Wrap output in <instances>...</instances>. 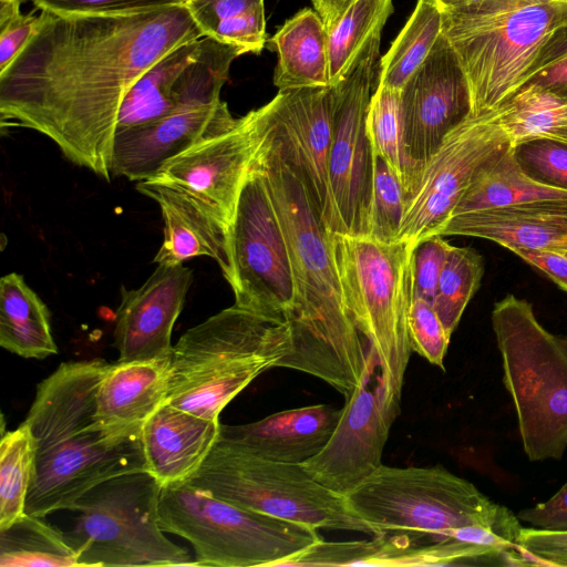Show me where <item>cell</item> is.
<instances>
[{
  "mask_svg": "<svg viewBox=\"0 0 567 567\" xmlns=\"http://www.w3.org/2000/svg\"><path fill=\"white\" fill-rule=\"evenodd\" d=\"M235 306L289 322L296 287L286 238L257 156L243 185L230 225Z\"/></svg>",
  "mask_w": 567,
  "mask_h": 567,
  "instance_id": "7c38bea8",
  "label": "cell"
},
{
  "mask_svg": "<svg viewBox=\"0 0 567 567\" xmlns=\"http://www.w3.org/2000/svg\"><path fill=\"white\" fill-rule=\"evenodd\" d=\"M0 346L25 359L58 353L47 305L17 272L0 280Z\"/></svg>",
  "mask_w": 567,
  "mask_h": 567,
  "instance_id": "83f0119b",
  "label": "cell"
},
{
  "mask_svg": "<svg viewBox=\"0 0 567 567\" xmlns=\"http://www.w3.org/2000/svg\"><path fill=\"white\" fill-rule=\"evenodd\" d=\"M484 275L482 256L471 247L452 246L441 272L432 306L452 336Z\"/></svg>",
  "mask_w": 567,
  "mask_h": 567,
  "instance_id": "d590c367",
  "label": "cell"
},
{
  "mask_svg": "<svg viewBox=\"0 0 567 567\" xmlns=\"http://www.w3.org/2000/svg\"><path fill=\"white\" fill-rule=\"evenodd\" d=\"M405 209V192L398 174L374 155L371 226L368 237L383 241L398 240Z\"/></svg>",
  "mask_w": 567,
  "mask_h": 567,
  "instance_id": "74e56055",
  "label": "cell"
},
{
  "mask_svg": "<svg viewBox=\"0 0 567 567\" xmlns=\"http://www.w3.org/2000/svg\"><path fill=\"white\" fill-rule=\"evenodd\" d=\"M203 37L185 3L121 13L41 10L34 33L0 72L1 125L45 135L69 161L110 182L127 92L165 54Z\"/></svg>",
  "mask_w": 567,
  "mask_h": 567,
  "instance_id": "6da1fadb",
  "label": "cell"
},
{
  "mask_svg": "<svg viewBox=\"0 0 567 567\" xmlns=\"http://www.w3.org/2000/svg\"><path fill=\"white\" fill-rule=\"evenodd\" d=\"M168 383L169 358L110 364L96 395L100 422L117 432H141L166 402Z\"/></svg>",
  "mask_w": 567,
  "mask_h": 567,
  "instance_id": "484cf974",
  "label": "cell"
},
{
  "mask_svg": "<svg viewBox=\"0 0 567 567\" xmlns=\"http://www.w3.org/2000/svg\"><path fill=\"white\" fill-rule=\"evenodd\" d=\"M39 23L33 12L20 14L0 29V72L3 71L22 51Z\"/></svg>",
  "mask_w": 567,
  "mask_h": 567,
  "instance_id": "f6af8a7d",
  "label": "cell"
},
{
  "mask_svg": "<svg viewBox=\"0 0 567 567\" xmlns=\"http://www.w3.org/2000/svg\"><path fill=\"white\" fill-rule=\"evenodd\" d=\"M393 10V0H355L328 29L330 86L346 75L371 39L381 33Z\"/></svg>",
  "mask_w": 567,
  "mask_h": 567,
  "instance_id": "836d02e7",
  "label": "cell"
},
{
  "mask_svg": "<svg viewBox=\"0 0 567 567\" xmlns=\"http://www.w3.org/2000/svg\"><path fill=\"white\" fill-rule=\"evenodd\" d=\"M408 324L412 351L444 371V358L451 336L432 303L413 295Z\"/></svg>",
  "mask_w": 567,
  "mask_h": 567,
  "instance_id": "f35d334b",
  "label": "cell"
},
{
  "mask_svg": "<svg viewBox=\"0 0 567 567\" xmlns=\"http://www.w3.org/2000/svg\"><path fill=\"white\" fill-rule=\"evenodd\" d=\"M266 44L278 55L274 84L279 91L330 86L328 30L316 10L286 20Z\"/></svg>",
  "mask_w": 567,
  "mask_h": 567,
  "instance_id": "4316f807",
  "label": "cell"
},
{
  "mask_svg": "<svg viewBox=\"0 0 567 567\" xmlns=\"http://www.w3.org/2000/svg\"><path fill=\"white\" fill-rule=\"evenodd\" d=\"M515 147L547 140L567 144V99L535 82H528L494 109Z\"/></svg>",
  "mask_w": 567,
  "mask_h": 567,
  "instance_id": "f546056e",
  "label": "cell"
},
{
  "mask_svg": "<svg viewBox=\"0 0 567 567\" xmlns=\"http://www.w3.org/2000/svg\"><path fill=\"white\" fill-rule=\"evenodd\" d=\"M433 3L441 13H475L493 11L511 6L527 2L525 0H427Z\"/></svg>",
  "mask_w": 567,
  "mask_h": 567,
  "instance_id": "7dc6e473",
  "label": "cell"
},
{
  "mask_svg": "<svg viewBox=\"0 0 567 567\" xmlns=\"http://www.w3.org/2000/svg\"><path fill=\"white\" fill-rule=\"evenodd\" d=\"M135 188L156 202L164 221V240L153 261L177 265L199 256L213 258L227 282L231 278L230 228L182 187L157 178Z\"/></svg>",
  "mask_w": 567,
  "mask_h": 567,
  "instance_id": "7402d4cb",
  "label": "cell"
},
{
  "mask_svg": "<svg viewBox=\"0 0 567 567\" xmlns=\"http://www.w3.org/2000/svg\"><path fill=\"white\" fill-rule=\"evenodd\" d=\"M565 59H567V25L556 31L544 45L530 72V80L538 72Z\"/></svg>",
  "mask_w": 567,
  "mask_h": 567,
  "instance_id": "c3c4849f",
  "label": "cell"
},
{
  "mask_svg": "<svg viewBox=\"0 0 567 567\" xmlns=\"http://www.w3.org/2000/svg\"><path fill=\"white\" fill-rule=\"evenodd\" d=\"M511 146L494 110L468 114L444 137L406 196L398 240L415 247L439 235L480 169Z\"/></svg>",
  "mask_w": 567,
  "mask_h": 567,
  "instance_id": "5bb4252c",
  "label": "cell"
},
{
  "mask_svg": "<svg viewBox=\"0 0 567 567\" xmlns=\"http://www.w3.org/2000/svg\"><path fill=\"white\" fill-rule=\"evenodd\" d=\"M367 132L373 154L398 174L406 195L410 176L404 150L401 90L377 85L368 110Z\"/></svg>",
  "mask_w": 567,
  "mask_h": 567,
  "instance_id": "8d00e7d4",
  "label": "cell"
},
{
  "mask_svg": "<svg viewBox=\"0 0 567 567\" xmlns=\"http://www.w3.org/2000/svg\"><path fill=\"white\" fill-rule=\"evenodd\" d=\"M441 32V11L427 0H417L409 20L380 60L377 85L402 90L426 60Z\"/></svg>",
  "mask_w": 567,
  "mask_h": 567,
  "instance_id": "d6a6232c",
  "label": "cell"
},
{
  "mask_svg": "<svg viewBox=\"0 0 567 567\" xmlns=\"http://www.w3.org/2000/svg\"><path fill=\"white\" fill-rule=\"evenodd\" d=\"M330 239L350 317L375 351L379 371L391 393L401 398L412 353L408 321L414 246L340 233H330Z\"/></svg>",
  "mask_w": 567,
  "mask_h": 567,
  "instance_id": "ba28073f",
  "label": "cell"
},
{
  "mask_svg": "<svg viewBox=\"0 0 567 567\" xmlns=\"http://www.w3.org/2000/svg\"><path fill=\"white\" fill-rule=\"evenodd\" d=\"M0 1H6V0H0ZM12 1H17L19 3H23V2H27V1H33V0H12Z\"/></svg>",
  "mask_w": 567,
  "mask_h": 567,
  "instance_id": "f5cc1de1",
  "label": "cell"
},
{
  "mask_svg": "<svg viewBox=\"0 0 567 567\" xmlns=\"http://www.w3.org/2000/svg\"><path fill=\"white\" fill-rule=\"evenodd\" d=\"M517 517L535 528L567 532V482L548 501L520 511Z\"/></svg>",
  "mask_w": 567,
  "mask_h": 567,
  "instance_id": "ee69618b",
  "label": "cell"
},
{
  "mask_svg": "<svg viewBox=\"0 0 567 567\" xmlns=\"http://www.w3.org/2000/svg\"><path fill=\"white\" fill-rule=\"evenodd\" d=\"M346 499L377 535H406L421 542L447 538L466 526L494 528L516 543L517 515L494 503L473 483L442 465L395 467L382 464Z\"/></svg>",
  "mask_w": 567,
  "mask_h": 567,
  "instance_id": "5b68a950",
  "label": "cell"
},
{
  "mask_svg": "<svg viewBox=\"0 0 567 567\" xmlns=\"http://www.w3.org/2000/svg\"><path fill=\"white\" fill-rule=\"evenodd\" d=\"M159 525L189 542L196 566H284L321 540L317 528L220 499L188 482L162 486Z\"/></svg>",
  "mask_w": 567,
  "mask_h": 567,
  "instance_id": "9c48e42d",
  "label": "cell"
},
{
  "mask_svg": "<svg viewBox=\"0 0 567 567\" xmlns=\"http://www.w3.org/2000/svg\"><path fill=\"white\" fill-rule=\"evenodd\" d=\"M400 401L383 380L375 351L369 346L368 368L346 398L337 427L323 449L301 465L318 483L347 495L382 465Z\"/></svg>",
  "mask_w": 567,
  "mask_h": 567,
  "instance_id": "9a60e30c",
  "label": "cell"
},
{
  "mask_svg": "<svg viewBox=\"0 0 567 567\" xmlns=\"http://www.w3.org/2000/svg\"><path fill=\"white\" fill-rule=\"evenodd\" d=\"M440 236H467L516 249L567 252V198L451 216Z\"/></svg>",
  "mask_w": 567,
  "mask_h": 567,
  "instance_id": "603a6c76",
  "label": "cell"
},
{
  "mask_svg": "<svg viewBox=\"0 0 567 567\" xmlns=\"http://www.w3.org/2000/svg\"><path fill=\"white\" fill-rule=\"evenodd\" d=\"M257 159L286 238L296 287V312L287 322L290 347L276 368L311 374L347 398L368 368L369 344L346 307L330 233L285 159L270 131L267 110Z\"/></svg>",
  "mask_w": 567,
  "mask_h": 567,
  "instance_id": "7a4b0ae2",
  "label": "cell"
},
{
  "mask_svg": "<svg viewBox=\"0 0 567 567\" xmlns=\"http://www.w3.org/2000/svg\"><path fill=\"white\" fill-rule=\"evenodd\" d=\"M530 81L558 94L567 92V59L538 72Z\"/></svg>",
  "mask_w": 567,
  "mask_h": 567,
  "instance_id": "681fc988",
  "label": "cell"
},
{
  "mask_svg": "<svg viewBox=\"0 0 567 567\" xmlns=\"http://www.w3.org/2000/svg\"><path fill=\"white\" fill-rule=\"evenodd\" d=\"M565 198L567 189L530 177L520 166L514 146H511L480 169L451 216L536 200Z\"/></svg>",
  "mask_w": 567,
  "mask_h": 567,
  "instance_id": "f1b7e54d",
  "label": "cell"
},
{
  "mask_svg": "<svg viewBox=\"0 0 567 567\" xmlns=\"http://www.w3.org/2000/svg\"><path fill=\"white\" fill-rule=\"evenodd\" d=\"M188 1V0H185V2Z\"/></svg>",
  "mask_w": 567,
  "mask_h": 567,
  "instance_id": "9f6ffc18",
  "label": "cell"
},
{
  "mask_svg": "<svg viewBox=\"0 0 567 567\" xmlns=\"http://www.w3.org/2000/svg\"><path fill=\"white\" fill-rule=\"evenodd\" d=\"M560 95L567 99V92H565V93H563Z\"/></svg>",
  "mask_w": 567,
  "mask_h": 567,
  "instance_id": "db71d44e",
  "label": "cell"
},
{
  "mask_svg": "<svg viewBox=\"0 0 567 567\" xmlns=\"http://www.w3.org/2000/svg\"><path fill=\"white\" fill-rule=\"evenodd\" d=\"M161 484L148 471L122 474L92 487L72 511L65 533L80 566H196L189 551L159 525Z\"/></svg>",
  "mask_w": 567,
  "mask_h": 567,
  "instance_id": "8fae6325",
  "label": "cell"
},
{
  "mask_svg": "<svg viewBox=\"0 0 567 567\" xmlns=\"http://www.w3.org/2000/svg\"><path fill=\"white\" fill-rule=\"evenodd\" d=\"M20 4L12 0L0 1V29L21 14Z\"/></svg>",
  "mask_w": 567,
  "mask_h": 567,
  "instance_id": "816d5d0a",
  "label": "cell"
},
{
  "mask_svg": "<svg viewBox=\"0 0 567 567\" xmlns=\"http://www.w3.org/2000/svg\"><path fill=\"white\" fill-rule=\"evenodd\" d=\"M220 424L163 403L142 426L147 471L161 486L187 481L209 454Z\"/></svg>",
  "mask_w": 567,
  "mask_h": 567,
  "instance_id": "d4e9b609",
  "label": "cell"
},
{
  "mask_svg": "<svg viewBox=\"0 0 567 567\" xmlns=\"http://www.w3.org/2000/svg\"><path fill=\"white\" fill-rule=\"evenodd\" d=\"M193 281V270L183 264H159L141 287L121 288L113 331L117 361L171 357L173 327Z\"/></svg>",
  "mask_w": 567,
  "mask_h": 567,
  "instance_id": "d6986e66",
  "label": "cell"
},
{
  "mask_svg": "<svg viewBox=\"0 0 567 567\" xmlns=\"http://www.w3.org/2000/svg\"><path fill=\"white\" fill-rule=\"evenodd\" d=\"M468 92L470 114L499 106L530 80L538 55L567 25V2L524 3L475 13H441Z\"/></svg>",
  "mask_w": 567,
  "mask_h": 567,
  "instance_id": "52a82bcc",
  "label": "cell"
},
{
  "mask_svg": "<svg viewBox=\"0 0 567 567\" xmlns=\"http://www.w3.org/2000/svg\"><path fill=\"white\" fill-rule=\"evenodd\" d=\"M341 412L329 404L296 408L247 424H220L219 435L266 460L302 464L327 444Z\"/></svg>",
  "mask_w": 567,
  "mask_h": 567,
  "instance_id": "cb8c5ba5",
  "label": "cell"
},
{
  "mask_svg": "<svg viewBox=\"0 0 567 567\" xmlns=\"http://www.w3.org/2000/svg\"><path fill=\"white\" fill-rule=\"evenodd\" d=\"M111 363H61L42 380L23 421L35 446L25 513L44 517L112 477L147 471L141 432H117L96 415V395Z\"/></svg>",
  "mask_w": 567,
  "mask_h": 567,
  "instance_id": "3957f363",
  "label": "cell"
},
{
  "mask_svg": "<svg viewBox=\"0 0 567 567\" xmlns=\"http://www.w3.org/2000/svg\"><path fill=\"white\" fill-rule=\"evenodd\" d=\"M287 322L237 306L188 329L173 346L166 403L219 420L224 408L288 352Z\"/></svg>",
  "mask_w": 567,
  "mask_h": 567,
  "instance_id": "277c9868",
  "label": "cell"
},
{
  "mask_svg": "<svg viewBox=\"0 0 567 567\" xmlns=\"http://www.w3.org/2000/svg\"><path fill=\"white\" fill-rule=\"evenodd\" d=\"M236 123L227 103L219 100L118 130L113 141L112 175L133 182L153 178L169 159Z\"/></svg>",
  "mask_w": 567,
  "mask_h": 567,
  "instance_id": "ffe728a7",
  "label": "cell"
},
{
  "mask_svg": "<svg viewBox=\"0 0 567 567\" xmlns=\"http://www.w3.org/2000/svg\"><path fill=\"white\" fill-rule=\"evenodd\" d=\"M270 131L329 233H341L329 176L331 86L279 91L267 104Z\"/></svg>",
  "mask_w": 567,
  "mask_h": 567,
  "instance_id": "2e32d148",
  "label": "cell"
},
{
  "mask_svg": "<svg viewBox=\"0 0 567 567\" xmlns=\"http://www.w3.org/2000/svg\"><path fill=\"white\" fill-rule=\"evenodd\" d=\"M354 1L355 0H312V3L328 30L339 21Z\"/></svg>",
  "mask_w": 567,
  "mask_h": 567,
  "instance_id": "f907efd6",
  "label": "cell"
},
{
  "mask_svg": "<svg viewBox=\"0 0 567 567\" xmlns=\"http://www.w3.org/2000/svg\"><path fill=\"white\" fill-rule=\"evenodd\" d=\"M452 245L436 235L420 241L413 249V295L432 303L441 272Z\"/></svg>",
  "mask_w": 567,
  "mask_h": 567,
  "instance_id": "60d3db41",
  "label": "cell"
},
{
  "mask_svg": "<svg viewBox=\"0 0 567 567\" xmlns=\"http://www.w3.org/2000/svg\"><path fill=\"white\" fill-rule=\"evenodd\" d=\"M401 102L410 176L406 198L444 137L470 114L465 79L442 32L401 90Z\"/></svg>",
  "mask_w": 567,
  "mask_h": 567,
  "instance_id": "ac0fdd59",
  "label": "cell"
},
{
  "mask_svg": "<svg viewBox=\"0 0 567 567\" xmlns=\"http://www.w3.org/2000/svg\"><path fill=\"white\" fill-rule=\"evenodd\" d=\"M265 132L266 111L261 106L237 118L229 131L173 157L153 178L182 187L230 228L243 185Z\"/></svg>",
  "mask_w": 567,
  "mask_h": 567,
  "instance_id": "e0dca14e",
  "label": "cell"
},
{
  "mask_svg": "<svg viewBox=\"0 0 567 567\" xmlns=\"http://www.w3.org/2000/svg\"><path fill=\"white\" fill-rule=\"evenodd\" d=\"M40 10L60 14L121 13L185 3V0H33Z\"/></svg>",
  "mask_w": 567,
  "mask_h": 567,
  "instance_id": "b9f144b4",
  "label": "cell"
},
{
  "mask_svg": "<svg viewBox=\"0 0 567 567\" xmlns=\"http://www.w3.org/2000/svg\"><path fill=\"white\" fill-rule=\"evenodd\" d=\"M381 33L375 34L346 75L331 86L329 176L340 234L369 236L374 154L367 115L375 79Z\"/></svg>",
  "mask_w": 567,
  "mask_h": 567,
  "instance_id": "4fadbf2b",
  "label": "cell"
},
{
  "mask_svg": "<svg viewBox=\"0 0 567 567\" xmlns=\"http://www.w3.org/2000/svg\"><path fill=\"white\" fill-rule=\"evenodd\" d=\"M514 148L520 166L530 177L567 189V144L537 140Z\"/></svg>",
  "mask_w": 567,
  "mask_h": 567,
  "instance_id": "ab89813d",
  "label": "cell"
},
{
  "mask_svg": "<svg viewBox=\"0 0 567 567\" xmlns=\"http://www.w3.org/2000/svg\"><path fill=\"white\" fill-rule=\"evenodd\" d=\"M516 544L537 565L567 567V532L522 527Z\"/></svg>",
  "mask_w": 567,
  "mask_h": 567,
  "instance_id": "7bdbcfd3",
  "label": "cell"
},
{
  "mask_svg": "<svg viewBox=\"0 0 567 567\" xmlns=\"http://www.w3.org/2000/svg\"><path fill=\"white\" fill-rule=\"evenodd\" d=\"M528 265L535 267L567 291V257L546 250L516 249L513 251Z\"/></svg>",
  "mask_w": 567,
  "mask_h": 567,
  "instance_id": "bcb514c9",
  "label": "cell"
},
{
  "mask_svg": "<svg viewBox=\"0 0 567 567\" xmlns=\"http://www.w3.org/2000/svg\"><path fill=\"white\" fill-rule=\"evenodd\" d=\"M42 518L25 513L0 529L1 567L80 566L79 555L65 533Z\"/></svg>",
  "mask_w": 567,
  "mask_h": 567,
  "instance_id": "4dcf8cb0",
  "label": "cell"
},
{
  "mask_svg": "<svg viewBox=\"0 0 567 567\" xmlns=\"http://www.w3.org/2000/svg\"><path fill=\"white\" fill-rule=\"evenodd\" d=\"M186 482L249 511L317 529L375 536L373 528L350 508L344 495L318 483L301 464L266 460L220 435Z\"/></svg>",
  "mask_w": 567,
  "mask_h": 567,
  "instance_id": "30bf717a",
  "label": "cell"
},
{
  "mask_svg": "<svg viewBox=\"0 0 567 567\" xmlns=\"http://www.w3.org/2000/svg\"><path fill=\"white\" fill-rule=\"evenodd\" d=\"M563 255H565V256L567 257V252H566V254H563Z\"/></svg>",
  "mask_w": 567,
  "mask_h": 567,
  "instance_id": "11a10c76",
  "label": "cell"
},
{
  "mask_svg": "<svg viewBox=\"0 0 567 567\" xmlns=\"http://www.w3.org/2000/svg\"><path fill=\"white\" fill-rule=\"evenodd\" d=\"M203 43L200 38L175 48L135 82L122 102L116 131L213 102L216 79L198 58Z\"/></svg>",
  "mask_w": 567,
  "mask_h": 567,
  "instance_id": "44dd1931",
  "label": "cell"
},
{
  "mask_svg": "<svg viewBox=\"0 0 567 567\" xmlns=\"http://www.w3.org/2000/svg\"><path fill=\"white\" fill-rule=\"evenodd\" d=\"M203 32L220 42L260 53L265 48L264 0H188L185 2Z\"/></svg>",
  "mask_w": 567,
  "mask_h": 567,
  "instance_id": "1f68e13d",
  "label": "cell"
},
{
  "mask_svg": "<svg viewBox=\"0 0 567 567\" xmlns=\"http://www.w3.org/2000/svg\"><path fill=\"white\" fill-rule=\"evenodd\" d=\"M35 446L23 422L13 431L2 433L0 442V529L25 514L32 482Z\"/></svg>",
  "mask_w": 567,
  "mask_h": 567,
  "instance_id": "e575fe53",
  "label": "cell"
},
{
  "mask_svg": "<svg viewBox=\"0 0 567 567\" xmlns=\"http://www.w3.org/2000/svg\"><path fill=\"white\" fill-rule=\"evenodd\" d=\"M503 382L532 462L560 460L567 450V337L548 331L525 299L507 295L492 310Z\"/></svg>",
  "mask_w": 567,
  "mask_h": 567,
  "instance_id": "8992f818",
  "label": "cell"
}]
</instances>
